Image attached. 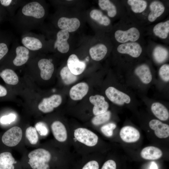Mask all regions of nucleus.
<instances>
[{
	"instance_id": "nucleus-1",
	"label": "nucleus",
	"mask_w": 169,
	"mask_h": 169,
	"mask_svg": "<svg viewBox=\"0 0 169 169\" xmlns=\"http://www.w3.org/2000/svg\"><path fill=\"white\" fill-rule=\"evenodd\" d=\"M28 156V163L33 169H50L49 162L51 156L48 150L37 149L30 152Z\"/></svg>"
},
{
	"instance_id": "nucleus-2",
	"label": "nucleus",
	"mask_w": 169,
	"mask_h": 169,
	"mask_svg": "<svg viewBox=\"0 0 169 169\" xmlns=\"http://www.w3.org/2000/svg\"><path fill=\"white\" fill-rule=\"evenodd\" d=\"M74 136L78 141L88 146H95L98 140V137L95 133L84 128H79L75 129Z\"/></svg>"
},
{
	"instance_id": "nucleus-3",
	"label": "nucleus",
	"mask_w": 169,
	"mask_h": 169,
	"mask_svg": "<svg viewBox=\"0 0 169 169\" xmlns=\"http://www.w3.org/2000/svg\"><path fill=\"white\" fill-rule=\"evenodd\" d=\"M22 136V131L19 127H13L6 132L2 136V140L6 146L13 147L17 145L21 141Z\"/></svg>"
},
{
	"instance_id": "nucleus-4",
	"label": "nucleus",
	"mask_w": 169,
	"mask_h": 169,
	"mask_svg": "<svg viewBox=\"0 0 169 169\" xmlns=\"http://www.w3.org/2000/svg\"><path fill=\"white\" fill-rule=\"evenodd\" d=\"M22 13L24 16L36 19H40L44 16L45 11L43 7L38 2L33 1L24 5Z\"/></svg>"
},
{
	"instance_id": "nucleus-5",
	"label": "nucleus",
	"mask_w": 169,
	"mask_h": 169,
	"mask_svg": "<svg viewBox=\"0 0 169 169\" xmlns=\"http://www.w3.org/2000/svg\"><path fill=\"white\" fill-rule=\"evenodd\" d=\"M105 94L110 100L119 105H123L124 103L129 104L131 101L129 95L113 87H109L107 89Z\"/></svg>"
},
{
	"instance_id": "nucleus-6",
	"label": "nucleus",
	"mask_w": 169,
	"mask_h": 169,
	"mask_svg": "<svg viewBox=\"0 0 169 169\" xmlns=\"http://www.w3.org/2000/svg\"><path fill=\"white\" fill-rule=\"evenodd\" d=\"M140 36L139 31L135 27H132L126 31L118 30L115 33V38L117 41L123 44L128 41H136Z\"/></svg>"
},
{
	"instance_id": "nucleus-7",
	"label": "nucleus",
	"mask_w": 169,
	"mask_h": 169,
	"mask_svg": "<svg viewBox=\"0 0 169 169\" xmlns=\"http://www.w3.org/2000/svg\"><path fill=\"white\" fill-rule=\"evenodd\" d=\"M62 102V98L60 95H54L49 97L44 98L39 104L38 108L43 113H49L59 106Z\"/></svg>"
},
{
	"instance_id": "nucleus-8",
	"label": "nucleus",
	"mask_w": 169,
	"mask_h": 169,
	"mask_svg": "<svg viewBox=\"0 0 169 169\" xmlns=\"http://www.w3.org/2000/svg\"><path fill=\"white\" fill-rule=\"evenodd\" d=\"M89 100L94 105L93 112L95 115L103 113L107 111L109 105L105 100L104 96L99 95H92L90 97Z\"/></svg>"
},
{
	"instance_id": "nucleus-9",
	"label": "nucleus",
	"mask_w": 169,
	"mask_h": 169,
	"mask_svg": "<svg viewBox=\"0 0 169 169\" xmlns=\"http://www.w3.org/2000/svg\"><path fill=\"white\" fill-rule=\"evenodd\" d=\"M118 52L121 54H128L132 57L137 58L142 52V48L138 43L130 42L123 43L118 46Z\"/></svg>"
},
{
	"instance_id": "nucleus-10",
	"label": "nucleus",
	"mask_w": 169,
	"mask_h": 169,
	"mask_svg": "<svg viewBox=\"0 0 169 169\" xmlns=\"http://www.w3.org/2000/svg\"><path fill=\"white\" fill-rule=\"evenodd\" d=\"M120 135L121 139L127 143L135 142L139 139L140 136L138 130L130 126L123 127L120 130Z\"/></svg>"
},
{
	"instance_id": "nucleus-11",
	"label": "nucleus",
	"mask_w": 169,
	"mask_h": 169,
	"mask_svg": "<svg viewBox=\"0 0 169 169\" xmlns=\"http://www.w3.org/2000/svg\"><path fill=\"white\" fill-rule=\"evenodd\" d=\"M69 36V34L68 32L63 30L59 31L57 34L54 48H57L58 51L61 53H67L69 48V44L67 42Z\"/></svg>"
},
{
	"instance_id": "nucleus-12",
	"label": "nucleus",
	"mask_w": 169,
	"mask_h": 169,
	"mask_svg": "<svg viewBox=\"0 0 169 169\" xmlns=\"http://www.w3.org/2000/svg\"><path fill=\"white\" fill-rule=\"evenodd\" d=\"M67 67L74 74L77 75L82 73L85 70L86 64L84 61L80 60L75 54L71 55L67 61Z\"/></svg>"
},
{
	"instance_id": "nucleus-13",
	"label": "nucleus",
	"mask_w": 169,
	"mask_h": 169,
	"mask_svg": "<svg viewBox=\"0 0 169 169\" xmlns=\"http://www.w3.org/2000/svg\"><path fill=\"white\" fill-rule=\"evenodd\" d=\"M150 128L154 131L156 136L160 138H165L169 136V126L160 120L153 119L149 123Z\"/></svg>"
},
{
	"instance_id": "nucleus-14",
	"label": "nucleus",
	"mask_w": 169,
	"mask_h": 169,
	"mask_svg": "<svg viewBox=\"0 0 169 169\" xmlns=\"http://www.w3.org/2000/svg\"><path fill=\"white\" fill-rule=\"evenodd\" d=\"M57 24L61 30L71 32L76 31L79 28L80 22L77 18H68L62 17L58 20Z\"/></svg>"
},
{
	"instance_id": "nucleus-15",
	"label": "nucleus",
	"mask_w": 169,
	"mask_h": 169,
	"mask_svg": "<svg viewBox=\"0 0 169 169\" xmlns=\"http://www.w3.org/2000/svg\"><path fill=\"white\" fill-rule=\"evenodd\" d=\"M89 87L85 82H80L74 85L70 89L69 96L74 100H80L87 94Z\"/></svg>"
},
{
	"instance_id": "nucleus-16",
	"label": "nucleus",
	"mask_w": 169,
	"mask_h": 169,
	"mask_svg": "<svg viewBox=\"0 0 169 169\" xmlns=\"http://www.w3.org/2000/svg\"><path fill=\"white\" fill-rule=\"evenodd\" d=\"M38 66L41 78L44 80L50 79L54 70V65L51 61L48 59H41L38 61Z\"/></svg>"
},
{
	"instance_id": "nucleus-17",
	"label": "nucleus",
	"mask_w": 169,
	"mask_h": 169,
	"mask_svg": "<svg viewBox=\"0 0 169 169\" xmlns=\"http://www.w3.org/2000/svg\"><path fill=\"white\" fill-rule=\"evenodd\" d=\"M51 129L55 139L60 142L65 141L67 138V133L64 125L59 121L54 122L51 125Z\"/></svg>"
},
{
	"instance_id": "nucleus-18",
	"label": "nucleus",
	"mask_w": 169,
	"mask_h": 169,
	"mask_svg": "<svg viewBox=\"0 0 169 169\" xmlns=\"http://www.w3.org/2000/svg\"><path fill=\"white\" fill-rule=\"evenodd\" d=\"M15 52L16 56L13 61V64L19 66L25 64L29 58V50L23 46H19L16 47Z\"/></svg>"
},
{
	"instance_id": "nucleus-19",
	"label": "nucleus",
	"mask_w": 169,
	"mask_h": 169,
	"mask_svg": "<svg viewBox=\"0 0 169 169\" xmlns=\"http://www.w3.org/2000/svg\"><path fill=\"white\" fill-rule=\"evenodd\" d=\"M162 155V152L159 148L154 146H148L141 151V156L143 159L148 160L158 159Z\"/></svg>"
},
{
	"instance_id": "nucleus-20",
	"label": "nucleus",
	"mask_w": 169,
	"mask_h": 169,
	"mask_svg": "<svg viewBox=\"0 0 169 169\" xmlns=\"http://www.w3.org/2000/svg\"><path fill=\"white\" fill-rule=\"evenodd\" d=\"M150 12L148 16V19L151 22L155 21L164 12L165 8L163 4L158 1L152 2L150 5Z\"/></svg>"
},
{
	"instance_id": "nucleus-21",
	"label": "nucleus",
	"mask_w": 169,
	"mask_h": 169,
	"mask_svg": "<svg viewBox=\"0 0 169 169\" xmlns=\"http://www.w3.org/2000/svg\"><path fill=\"white\" fill-rule=\"evenodd\" d=\"M89 52L93 60L99 61L105 57L107 52V49L104 44H99L90 48Z\"/></svg>"
},
{
	"instance_id": "nucleus-22",
	"label": "nucleus",
	"mask_w": 169,
	"mask_h": 169,
	"mask_svg": "<svg viewBox=\"0 0 169 169\" xmlns=\"http://www.w3.org/2000/svg\"><path fill=\"white\" fill-rule=\"evenodd\" d=\"M135 73L144 84H149L152 79L150 69L146 64H142L138 66L135 69Z\"/></svg>"
},
{
	"instance_id": "nucleus-23",
	"label": "nucleus",
	"mask_w": 169,
	"mask_h": 169,
	"mask_svg": "<svg viewBox=\"0 0 169 169\" xmlns=\"http://www.w3.org/2000/svg\"><path fill=\"white\" fill-rule=\"evenodd\" d=\"M21 42L23 46L30 50H38L43 47L41 41L39 39L34 37H24L22 38Z\"/></svg>"
},
{
	"instance_id": "nucleus-24",
	"label": "nucleus",
	"mask_w": 169,
	"mask_h": 169,
	"mask_svg": "<svg viewBox=\"0 0 169 169\" xmlns=\"http://www.w3.org/2000/svg\"><path fill=\"white\" fill-rule=\"evenodd\" d=\"M151 109L154 115L159 120L165 121L168 119L169 112L159 102L154 103L152 104Z\"/></svg>"
},
{
	"instance_id": "nucleus-25",
	"label": "nucleus",
	"mask_w": 169,
	"mask_h": 169,
	"mask_svg": "<svg viewBox=\"0 0 169 169\" xmlns=\"http://www.w3.org/2000/svg\"><path fill=\"white\" fill-rule=\"evenodd\" d=\"M0 76L7 84L16 85L18 82V78L16 74L12 69H5L0 73Z\"/></svg>"
},
{
	"instance_id": "nucleus-26",
	"label": "nucleus",
	"mask_w": 169,
	"mask_h": 169,
	"mask_svg": "<svg viewBox=\"0 0 169 169\" xmlns=\"http://www.w3.org/2000/svg\"><path fill=\"white\" fill-rule=\"evenodd\" d=\"M153 32L156 36L159 38H166L169 33V20L156 24L153 28Z\"/></svg>"
},
{
	"instance_id": "nucleus-27",
	"label": "nucleus",
	"mask_w": 169,
	"mask_h": 169,
	"mask_svg": "<svg viewBox=\"0 0 169 169\" xmlns=\"http://www.w3.org/2000/svg\"><path fill=\"white\" fill-rule=\"evenodd\" d=\"M90 14L92 19L101 25L107 26L110 23V19L99 10L93 9L91 11Z\"/></svg>"
},
{
	"instance_id": "nucleus-28",
	"label": "nucleus",
	"mask_w": 169,
	"mask_h": 169,
	"mask_svg": "<svg viewBox=\"0 0 169 169\" xmlns=\"http://www.w3.org/2000/svg\"><path fill=\"white\" fill-rule=\"evenodd\" d=\"M60 75L63 82L66 85L73 84L77 79V75L73 74L67 66H65L61 69Z\"/></svg>"
},
{
	"instance_id": "nucleus-29",
	"label": "nucleus",
	"mask_w": 169,
	"mask_h": 169,
	"mask_svg": "<svg viewBox=\"0 0 169 169\" xmlns=\"http://www.w3.org/2000/svg\"><path fill=\"white\" fill-rule=\"evenodd\" d=\"M168 54L167 50L166 48L160 46L156 47L153 52L154 59L158 63H161L164 62L167 58Z\"/></svg>"
},
{
	"instance_id": "nucleus-30",
	"label": "nucleus",
	"mask_w": 169,
	"mask_h": 169,
	"mask_svg": "<svg viewBox=\"0 0 169 169\" xmlns=\"http://www.w3.org/2000/svg\"><path fill=\"white\" fill-rule=\"evenodd\" d=\"M98 4L102 10L107 11L108 15L110 17H114L116 15L117 13L116 8L110 0H99Z\"/></svg>"
},
{
	"instance_id": "nucleus-31",
	"label": "nucleus",
	"mask_w": 169,
	"mask_h": 169,
	"mask_svg": "<svg viewBox=\"0 0 169 169\" xmlns=\"http://www.w3.org/2000/svg\"><path fill=\"white\" fill-rule=\"evenodd\" d=\"M127 3L131 6L132 11L136 13L143 12L147 6V2L143 0H128Z\"/></svg>"
},
{
	"instance_id": "nucleus-32",
	"label": "nucleus",
	"mask_w": 169,
	"mask_h": 169,
	"mask_svg": "<svg viewBox=\"0 0 169 169\" xmlns=\"http://www.w3.org/2000/svg\"><path fill=\"white\" fill-rule=\"evenodd\" d=\"M111 113L110 111L96 115L92 119V123L95 125H98L104 123L110 119Z\"/></svg>"
},
{
	"instance_id": "nucleus-33",
	"label": "nucleus",
	"mask_w": 169,
	"mask_h": 169,
	"mask_svg": "<svg viewBox=\"0 0 169 169\" xmlns=\"http://www.w3.org/2000/svg\"><path fill=\"white\" fill-rule=\"evenodd\" d=\"M26 136L29 142L32 145H35L38 140V136L37 131L35 127L29 126L26 129Z\"/></svg>"
},
{
	"instance_id": "nucleus-34",
	"label": "nucleus",
	"mask_w": 169,
	"mask_h": 169,
	"mask_svg": "<svg viewBox=\"0 0 169 169\" xmlns=\"http://www.w3.org/2000/svg\"><path fill=\"white\" fill-rule=\"evenodd\" d=\"M16 162L10 152H5L0 154V165H13Z\"/></svg>"
},
{
	"instance_id": "nucleus-35",
	"label": "nucleus",
	"mask_w": 169,
	"mask_h": 169,
	"mask_svg": "<svg viewBox=\"0 0 169 169\" xmlns=\"http://www.w3.org/2000/svg\"><path fill=\"white\" fill-rule=\"evenodd\" d=\"M116 125L113 123H109L103 125L101 128L102 132L107 137H110L113 134V130L116 128Z\"/></svg>"
},
{
	"instance_id": "nucleus-36",
	"label": "nucleus",
	"mask_w": 169,
	"mask_h": 169,
	"mask_svg": "<svg viewBox=\"0 0 169 169\" xmlns=\"http://www.w3.org/2000/svg\"><path fill=\"white\" fill-rule=\"evenodd\" d=\"M159 75L164 81L168 82L169 80V65L168 64L163 65L159 70Z\"/></svg>"
},
{
	"instance_id": "nucleus-37",
	"label": "nucleus",
	"mask_w": 169,
	"mask_h": 169,
	"mask_svg": "<svg viewBox=\"0 0 169 169\" xmlns=\"http://www.w3.org/2000/svg\"><path fill=\"white\" fill-rule=\"evenodd\" d=\"M37 131L42 136H47L49 132L48 126L46 124L42 122H39L37 123L35 127Z\"/></svg>"
},
{
	"instance_id": "nucleus-38",
	"label": "nucleus",
	"mask_w": 169,
	"mask_h": 169,
	"mask_svg": "<svg viewBox=\"0 0 169 169\" xmlns=\"http://www.w3.org/2000/svg\"><path fill=\"white\" fill-rule=\"evenodd\" d=\"M16 118V116L15 114L11 113L2 116L0 119V122L3 124H9L14 121Z\"/></svg>"
},
{
	"instance_id": "nucleus-39",
	"label": "nucleus",
	"mask_w": 169,
	"mask_h": 169,
	"mask_svg": "<svg viewBox=\"0 0 169 169\" xmlns=\"http://www.w3.org/2000/svg\"><path fill=\"white\" fill-rule=\"evenodd\" d=\"M100 169H116L115 162L113 160H109L104 162Z\"/></svg>"
},
{
	"instance_id": "nucleus-40",
	"label": "nucleus",
	"mask_w": 169,
	"mask_h": 169,
	"mask_svg": "<svg viewBox=\"0 0 169 169\" xmlns=\"http://www.w3.org/2000/svg\"><path fill=\"white\" fill-rule=\"evenodd\" d=\"M8 49L6 44L0 43V60L7 53Z\"/></svg>"
},
{
	"instance_id": "nucleus-41",
	"label": "nucleus",
	"mask_w": 169,
	"mask_h": 169,
	"mask_svg": "<svg viewBox=\"0 0 169 169\" xmlns=\"http://www.w3.org/2000/svg\"><path fill=\"white\" fill-rule=\"evenodd\" d=\"M7 90L3 86L0 85V97L4 96L7 95Z\"/></svg>"
},
{
	"instance_id": "nucleus-42",
	"label": "nucleus",
	"mask_w": 169,
	"mask_h": 169,
	"mask_svg": "<svg viewBox=\"0 0 169 169\" xmlns=\"http://www.w3.org/2000/svg\"><path fill=\"white\" fill-rule=\"evenodd\" d=\"M13 165H0V169H14Z\"/></svg>"
},
{
	"instance_id": "nucleus-43",
	"label": "nucleus",
	"mask_w": 169,
	"mask_h": 169,
	"mask_svg": "<svg viewBox=\"0 0 169 169\" xmlns=\"http://www.w3.org/2000/svg\"><path fill=\"white\" fill-rule=\"evenodd\" d=\"M11 0H1L0 2L1 4L4 6H8L12 2Z\"/></svg>"
},
{
	"instance_id": "nucleus-44",
	"label": "nucleus",
	"mask_w": 169,
	"mask_h": 169,
	"mask_svg": "<svg viewBox=\"0 0 169 169\" xmlns=\"http://www.w3.org/2000/svg\"><path fill=\"white\" fill-rule=\"evenodd\" d=\"M150 169H158V166L156 162L154 161L151 162Z\"/></svg>"
}]
</instances>
